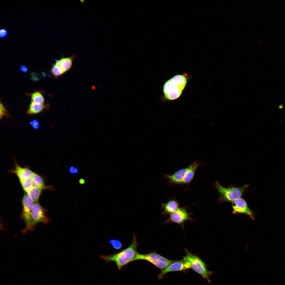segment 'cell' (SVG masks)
<instances>
[{"mask_svg":"<svg viewBox=\"0 0 285 285\" xmlns=\"http://www.w3.org/2000/svg\"><path fill=\"white\" fill-rule=\"evenodd\" d=\"M138 245L136 236L134 234L132 242L127 248L115 254L101 255L100 258L106 262H114L118 269L121 270L129 263L134 261L135 258L139 253L137 251Z\"/></svg>","mask_w":285,"mask_h":285,"instance_id":"6da1fadb","label":"cell"},{"mask_svg":"<svg viewBox=\"0 0 285 285\" xmlns=\"http://www.w3.org/2000/svg\"><path fill=\"white\" fill-rule=\"evenodd\" d=\"M214 186L219 193L220 201L231 202L240 198L249 186L247 184L241 187H225L222 186L217 181L216 182Z\"/></svg>","mask_w":285,"mask_h":285,"instance_id":"7a4b0ae2","label":"cell"},{"mask_svg":"<svg viewBox=\"0 0 285 285\" xmlns=\"http://www.w3.org/2000/svg\"><path fill=\"white\" fill-rule=\"evenodd\" d=\"M183 260L189 262L191 268L201 275L209 282H211L210 277L213 272L207 269L204 262L198 257L187 252L183 258Z\"/></svg>","mask_w":285,"mask_h":285,"instance_id":"3957f363","label":"cell"},{"mask_svg":"<svg viewBox=\"0 0 285 285\" xmlns=\"http://www.w3.org/2000/svg\"><path fill=\"white\" fill-rule=\"evenodd\" d=\"M138 260H143L148 261L161 270L167 268L174 261L168 259L154 252L145 254L138 253L135 258L134 261Z\"/></svg>","mask_w":285,"mask_h":285,"instance_id":"277c9868","label":"cell"},{"mask_svg":"<svg viewBox=\"0 0 285 285\" xmlns=\"http://www.w3.org/2000/svg\"><path fill=\"white\" fill-rule=\"evenodd\" d=\"M49 221L45 209L38 202L35 203L31 214L30 231L33 230L36 225L39 223L47 224Z\"/></svg>","mask_w":285,"mask_h":285,"instance_id":"5b68a950","label":"cell"},{"mask_svg":"<svg viewBox=\"0 0 285 285\" xmlns=\"http://www.w3.org/2000/svg\"><path fill=\"white\" fill-rule=\"evenodd\" d=\"M35 203L34 201L27 194H24L22 200V211L21 214L22 218L25 224L23 232L30 231L31 214Z\"/></svg>","mask_w":285,"mask_h":285,"instance_id":"8992f818","label":"cell"},{"mask_svg":"<svg viewBox=\"0 0 285 285\" xmlns=\"http://www.w3.org/2000/svg\"><path fill=\"white\" fill-rule=\"evenodd\" d=\"M183 90L170 79L167 81L163 87V92L165 97L169 100H174L181 95Z\"/></svg>","mask_w":285,"mask_h":285,"instance_id":"52a82bcc","label":"cell"},{"mask_svg":"<svg viewBox=\"0 0 285 285\" xmlns=\"http://www.w3.org/2000/svg\"><path fill=\"white\" fill-rule=\"evenodd\" d=\"M191 268L190 263L183 259L181 260H174L165 269L161 270L160 273L158 275V278L162 279L166 274L170 272L181 271Z\"/></svg>","mask_w":285,"mask_h":285,"instance_id":"ba28073f","label":"cell"},{"mask_svg":"<svg viewBox=\"0 0 285 285\" xmlns=\"http://www.w3.org/2000/svg\"><path fill=\"white\" fill-rule=\"evenodd\" d=\"M232 202L233 213H240L246 214L253 219V213L249 208L246 202L244 199L239 198Z\"/></svg>","mask_w":285,"mask_h":285,"instance_id":"9c48e42d","label":"cell"},{"mask_svg":"<svg viewBox=\"0 0 285 285\" xmlns=\"http://www.w3.org/2000/svg\"><path fill=\"white\" fill-rule=\"evenodd\" d=\"M11 172L17 175L20 181L31 178L34 173L29 169L21 167L16 163L14 169Z\"/></svg>","mask_w":285,"mask_h":285,"instance_id":"30bf717a","label":"cell"},{"mask_svg":"<svg viewBox=\"0 0 285 285\" xmlns=\"http://www.w3.org/2000/svg\"><path fill=\"white\" fill-rule=\"evenodd\" d=\"M170 219L173 222L182 224L189 218L188 214L183 208H179L175 212L170 214Z\"/></svg>","mask_w":285,"mask_h":285,"instance_id":"8fae6325","label":"cell"},{"mask_svg":"<svg viewBox=\"0 0 285 285\" xmlns=\"http://www.w3.org/2000/svg\"><path fill=\"white\" fill-rule=\"evenodd\" d=\"M76 57L75 55H73L62 58L56 60L55 63L60 67L65 74L71 69L73 61Z\"/></svg>","mask_w":285,"mask_h":285,"instance_id":"7c38bea8","label":"cell"},{"mask_svg":"<svg viewBox=\"0 0 285 285\" xmlns=\"http://www.w3.org/2000/svg\"><path fill=\"white\" fill-rule=\"evenodd\" d=\"M187 170V167L181 169L171 175L166 174V177L170 182L176 184H182Z\"/></svg>","mask_w":285,"mask_h":285,"instance_id":"4fadbf2b","label":"cell"},{"mask_svg":"<svg viewBox=\"0 0 285 285\" xmlns=\"http://www.w3.org/2000/svg\"><path fill=\"white\" fill-rule=\"evenodd\" d=\"M200 165L198 160H196L187 167V170L184 178L182 184H188L192 180L197 168Z\"/></svg>","mask_w":285,"mask_h":285,"instance_id":"5bb4252c","label":"cell"},{"mask_svg":"<svg viewBox=\"0 0 285 285\" xmlns=\"http://www.w3.org/2000/svg\"><path fill=\"white\" fill-rule=\"evenodd\" d=\"M161 206L165 213L170 214L176 211L179 208L178 202L174 199L169 200L165 203H162Z\"/></svg>","mask_w":285,"mask_h":285,"instance_id":"9a60e30c","label":"cell"},{"mask_svg":"<svg viewBox=\"0 0 285 285\" xmlns=\"http://www.w3.org/2000/svg\"><path fill=\"white\" fill-rule=\"evenodd\" d=\"M46 105L31 101L27 110V114L29 115L38 114L47 108Z\"/></svg>","mask_w":285,"mask_h":285,"instance_id":"2e32d148","label":"cell"},{"mask_svg":"<svg viewBox=\"0 0 285 285\" xmlns=\"http://www.w3.org/2000/svg\"><path fill=\"white\" fill-rule=\"evenodd\" d=\"M34 186L42 190L54 189V187L51 186H46L44 183L42 178L40 175L35 173H34L32 177Z\"/></svg>","mask_w":285,"mask_h":285,"instance_id":"e0dca14e","label":"cell"},{"mask_svg":"<svg viewBox=\"0 0 285 285\" xmlns=\"http://www.w3.org/2000/svg\"><path fill=\"white\" fill-rule=\"evenodd\" d=\"M170 79L173 82L179 86L183 90L184 89L187 83V79L185 76L183 75H177Z\"/></svg>","mask_w":285,"mask_h":285,"instance_id":"ac0fdd59","label":"cell"},{"mask_svg":"<svg viewBox=\"0 0 285 285\" xmlns=\"http://www.w3.org/2000/svg\"><path fill=\"white\" fill-rule=\"evenodd\" d=\"M42 190L33 186L26 192L27 195L34 201L37 202L41 193Z\"/></svg>","mask_w":285,"mask_h":285,"instance_id":"d6986e66","label":"cell"},{"mask_svg":"<svg viewBox=\"0 0 285 285\" xmlns=\"http://www.w3.org/2000/svg\"><path fill=\"white\" fill-rule=\"evenodd\" d=\"M31 101L36 103L44 104L45 99L42 92L35 91L30 94Z\"/></svg>","mask_w":285,"mask_h":285,"instance_id":"ffe728a7","label":"cell"},{"mask_svg":"<svg viewBox=\"0 0 285 285\" xmlns=\"http://www.w3.org/2000/svg\"><path fill=\"white\" fill-rule=\"evenodd\" d=\"M50 72L55 78H59L64 74L61 69L55 63L52 65Z\"/></svg>","mask_w":285,"mask_h":285,"instance_id":"44dd1931","label":"cell"},{"mask_svg":"<svg viewBox=\"0 0 285 285\" xmlns=\"http://www.w3.org/2000/svg\"><path fill=\"white\" fill-rule=\"evenodd\" d=\"M20 182L23 190L26 192L34 186L32 178L20 180Z\"/></svg>","mask_w":285,"mask_h":285,"instance_id":"7402d4cb","label":"cell"},{"mask_svg":"<svg viewBox=\"0 0 285 285\" xmlns=\"http://www.w3.org/2000/svg\"><path fill=\"white\" fill-rule=\"evenodd\" d=\"M0 119L2 118L4 116L9 117L10 115L8 112L1 101L0 102Z\"/></svg>","mask_w":285,"mask_h":285,"instance_id":"603a6c76","label":"cell"},{"mask_svg":"<svg viewBox=\"0 0 285 285\" xmlns=\"http://www.w3.org/2000/svg\"><path fill=\"white\" fill-rule=\"evenodd\" d=\"M110 243L116 249H119L121 247V244L120 241L118 240H111L110 241Z\"/></svg>","mask_w":285,"mask_h":285,"instance_id":"cb8c5ba5","label":"cell"},{"mask_svg":"<svg viewBox=\"0 0 285 285\" xmlns=\"http://www.w3.org/2000/svg\"><path fill=\"white\" fill-rule=\"evenodd\" d=\"M30 124L35 129H37L40 127V124L38 120L37 119H34L30 122Z\"/></svg>","mask_w":285,"mask_h":285,"instance_id":"d4e9b609","label":"cell"},{"mask_svg":"<svg viewBox=\"0 0 285 285\" xmlns=\"http://www.w3.org/2000/svg\"><path fill=\"white\" fill-rule=\"evenodd\" d=\"M69 171V173L72 174H78L79 173L78 168L74 166L70 167Z\"/></svg>","mask_w":285,"mask_h":285,"instance_id":"484cf974","label":"cell"},{"mask_svg":"<svg viewBox=\"0 0 285 285\" xmlns=\"http://www.w3.org/2000/svg\"><path fill=\"white\" fill-rule=\"evenodd\" d=\"M8 34L7 30L5 29H2L0 30V37L3 38L6 37Z\"/></svg>","mask_w":285,"mask_h":285,"instance_id":"4316f807","label":"cell"},{"mask_svg":"<svg viewBox=\"0 0 285 285\" xmlns=\"http://www.w3.org/2000/svg\"><path fill=\"white\" fill-rule=\"evenodd\" d=\"M20 69L22 72L24 73H26L28 72V68L25 65H20Z\"/></svg>","mask_w":285,"mask_h":285,"instance_id":"83f0119b","label":"cell"},{"mask_svg":"<svg viewBox=\"0 0 285 285\" xmlns=\"http://www.w3.org/2000/svg\"><path fill=\"white\" fill-rule=\"evenodd\" d=\"M79 183L81 185H84L86 183V181L83 178H80L79 180Z\"/></svg>","mask_w":285,"mask_h":285,"instance_id":"f1b7e54d","label":"cell"}]
</instances>
